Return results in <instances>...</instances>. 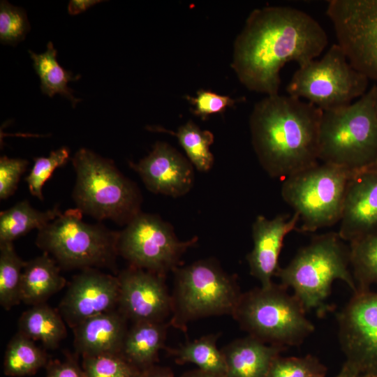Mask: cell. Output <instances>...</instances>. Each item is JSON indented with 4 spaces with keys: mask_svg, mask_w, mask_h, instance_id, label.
Returning <instances> with one entry per match:
<instances>
[{
    "mask_svg": "<svg viewBox=\"0 0 377 377\" xmlns=\"http://www.w3.org/2000/svg\"><path fill=\"white\" fill-rule=\"evenodd\" d=\"M337 318L346 361L362 376L377 377V292L356 289Z\"/></svg>",
    "mask_w": 377,
    "mask_h": 377,
    "instance_id": "cell-13",
    "label": "cell"
},
{
    "mask_svg": "<svg viewBox=\"0 0 377 377\" xmlns=\"http://www.w3.org/2000/svg\"><path fill=\"white\" fill-rule=\"evenodd\" d=\"M86 377H140L141 371L121 354H103L82 357Z\"/></svg>",
    "mask_w": 377,
    "mask_h": 377,
    "instance_id": "cell-31",
    "label": "cell"
},
{
    "mask_svg": "<svg viewBox=\"0 0 377 377\" xmlns=\"http://www.w3.org/2000/svg\"><path fill=\"white\" fill-rule=\"evenodd\" d=\"M59 311L46 302L31 306L18 320V332L33 341H40L45 348H57L66 337L67 330Z\"/></svg>",
    "mask_w": 377,
    "mask_h": 377,
    "instance_id": "cell-23",
    "label": "cell"
},
{
    "mask_svg": "<svg viewBox=\"0 0 377 377\" xmlns=\"http://www.w3.org/2000/svg\"><path fill=\"white\" fill-rule=\"evenodd\" d=\"M369 79L353 68L343 50L333 44L324 56L299 67L286 90L304 98L323 111L341 108L366 92Z\"/></svg>",
    "mask_w": 377,
    "mask_h": 377,
    "instance_id": "cell-10",
    "label": "cell"
},
{
    "mask_svg": "<svg viewBox=\"0 0 377 377\" xmlns=\"http://www.w3.org/2000/svg\"><path fill=\"white\" fill-rule=\"evenodd\" d=\"M334 377H362L357 369L345 361L338 374Z\"/></svg>",
    "mask_w": 377,
    "mask_h": 377,
    "instance_id": "cell-40",
    "label": "cell"
},
{
    "mask_svg": "<svg viewBox=\"0 0 377 377\" xmlns=\"http://www.w3.org/2000/svg\"><path fill=\"white\" fill-rule=\"evenodd\" d=\"M61 214L58 205L40 211L27 200L18 202L0 213V243L13 242L34 229L38 230Z\"/></svg>",
    "mask_w": 377,
    "mask_h": 377,
    "instance_id": "cell-24",
    "label": "cell"
},
{
    "mask_svg": "<svg viewBox=\"0 0 377 377\" xmlns=\"http://www.w3.org/2000/svg\"><path fill=\"white\" fill-rule=\"evenodd\" d=\"M129 165L154 193L179 197L193 185L192 163L165 142H156L147 156L137 163L129 161Z\"/></svg>",
    "mask_w": 377,
    "mask_h": 377,
    "instance_id": "cell-16",
    "label": "cell"
},
{
    "mask_svg": "<svg viewBox=\"0 0 377 377\" xmlns=\"http://www.w3.org/2000/svg\"><path fill=\"white\" fill-rule=\"evenodd\" d=\"M318 158L355 172L377 164V114L371 88L347 106L323 112Z\"/></svg>",
    "mask_w": 377,
    "mask_h": 377,
    "instance_id": "cell-5",
    "label": "cell"
},
{
    "mask_svg": "<svg viewBox=\"0 0 377 377\" xmlns=\"http://www.w3.org/2000/svg\"><path fill=\"white\" fill-rule=\"evenodd\" d=\"M327 367L313 355L282 357L279 355L272 362L265 377H308L326 374Z\"/></svg>",
    "mask_w": 377,
    "mask_h": 377,
    "instance_id": "cell-33",
    "label": "cell"
},
{
    "mask_svg": "<svg viewBox=\"0 0 377 377\" xmlns=\"http://www.w3.org/2000/svg\"><path fill=\"white\" fill-rule=\"evenodd\" d=\"M61 267L43 253L25 263L21 282V302L34 306L46 301L66 284Z\"/></svg>",
    "mask_w": 377,
    "mask_h": 377,
    "instance_id": "cell-21",
    "label": "cell"
},
{
    "mask_svg": "<svg viewBox=\"0 0 377 377\" xmlns=\"http://www.w3.org/2000/svg\"><path fill=\"white\" fill-rule=\"evenodd\" d=\"M71 160L75 172L73 198L83 214L126 225L141 212L138 187L112 161L86 148L78 149Z\"/></svg>",
    "mask_w": 377,
    "mask_h": 377,
    "instance_id": "cell-4",
    "label": "cell"
},
{
    "mask_svg": "<svg viewBox=\"0 0 377 377\" xmlns=\"http://www.w3.org/2000/svg\"><path fill=\"white\" fill-rule=\"evenodd\" d=\"M219 337V334L205 335L167 351L176 363H191L201 370L226 375L224 357L216 345Z\"/></svg>",
    "mask_w": 377,
    "mask_h": 377,
    "instance_id": "cell-27",
    "label": "cell"
},
{
    "mask_svg": "<svg viewBox=\"0 0 377 377\" xmlns=\"http://www.w3.org/2000/svg\"><path fill=\"white\" fill-rule=\"evenodd\" d=\"M31 29L24 9L6 1L0 3V41L15 45L23 40Z\"/></svg>",
    "mask_w": 377,
    "mask_h": 377,
    "instance_id": "cell-34",
    "label": "cell"
},
{
    "mask_svg": "<svg viewBox=\"0 0 377 377\" xmlns=\"http://www.w3.org/2000/svg\"><path fill=\"white\" fill-rule=\"evenodd\" d=\"M127 318L114 309L92 316L73 329L76 353L83 357L121 354Z\"/></svg>",
    "mask_w": 377,
    "mask_h": 377,
    "instance_id": "cell-19",
    "label": "cell"
},
{
    "mask_svg": "<svg viewBox=\"0 0 377 377\" xmlns=\"http://www.w3.org/2000/svg\"><path fill=\"white\" fill-rule=\"evenodd\" d=\"M339 223L338 233L348 242L377 232V164L350 179Z\"/></svg>",
    "mask_w": 377,
    "mask_h": 377,
    "instance_id": "cell-17",
    "label": "cell"
},
{
    "mask_svg": "<svg viewBox=\"0 0 377 377\" xmlns=\"http://www.w3.org/2000/svg\"><path fill=\"white\" fill-rule=\"evenodd\" d=\"M325 375L326 374H316V375H312L308 377H326Z\"/></svg>",
    "mask_w": 377,
    "mask_h": 377,
    "instance_id": "cell-43",
    "label": "cell"
},
{
    "mask_svg": "<svg viewBox=\"0 0 377 377\" xmlns=\"http://www.w3.org/2000/svg\"><path fill=\"white\" fill-rule=\"evenodd\" d=\"M372 91H373V96H374V103L375 107V110L377 114V84L371 87Z\"/></svg>",
    "mask_w": 377,
    "mask_h": 377,
    "instance_id": "cell-42",
    "label": "cell"
},
{
    "mask_svg": "<svg viewBox=\"0 0 377 377\" xmlns=\"http://www.w3.org/2000/svg\"><path fill=\"white\" fill-rule=\"evenodd\" d=\"M165 275L130 266L117 276V309L135 323L165 322L172 314V297Z\"/></svg>",
    "mask_w": 377,
    "mask_h": 377,
    "instance_id": "cell-14",
    "label": "cell"
},
{
    "mask_svg": "<svg viewBox=\"0 0 377 377\" xmlns=\"http://www.w3.org/2000/svg\"><path fill=\"white\" fill-rule=\"evenodd\" d=\"M350 263L356 289L377 285V232L349 242Z\"/></svg>",
    "mask_w": 377,
    "mask_h": 377,
    "instance_id": "cell-30",
    "label": "cell"
},
{
    "mask_svg": "<svg viewBox=\"0 0 377 377\" xmlns=\"http://www.w3.org/2000/svg\"><path fill=\"white\" fill-rule=\"evenodd\" d=\"M50 362L47 354L34 341L16 333L8 343L3 358V373L11 377L35 374Z\"/></svg>",
    "mask_w": 377,
    "mask_h": 377,
    "instance_id": "cell-26",
    "label": "cell"
},
{
    "mask_svg": "<svg viewBox=\"0 0 377 377\" xmlns=\"http://www.w3.org/2000/svg\"><path fill=\"white\" fill-rule=\"evenodd\" d=\"M170 325L165 322L135 323L128 330L121 354L140 371L156 364Z\"/></svg>",
    "mask_w": 377,
    "mask_h": 377,
    "instance_id": "cell-22",
    "label": "cell"
},
{
    "mask_svg": "<svg viewBox=\"0 0 377 377\" xmlns=\"http://www.w3.org/2000/svg\"><path fill=\"white\" fill-rule=\"evenodd\" d=\"M286 348L265 343L248 335L221 350L226 377H265L273 360Z\"/></svg>",
    "mask_w": 377,
    "mask_h": 377,
    "instance_id": "cell-20",
    "label": "cell"
},
{
    "mask_svg": "<svg viewBox=\"0 0 377 377\" xmlns=\"http://www.w3.org/2000/svg\"><path fill=\"white\" fill-rule=\"evenodd\" d=\"M173 272L170 325L185 331L188 323L198 318L232 316L242 293L236 277L215 260H200Z\"/></svg>",
    "mask_w": 377,
    "mask_h": 377,
    "instance_id": "cell-8",
    "label": "cell"
},
{
    "mask_svg": "<svg viewBox=\"0 0 377 377\" xmlns=\"http://www.w3.org/2000/svg\"><path fill=\"white\" fill-rule=\"evenodd\" d=\"M179 377H226L224 374L209 372L195 369L183 373Z\"/></svg>",
    "mask_w": 377,
    "mask_h": 377,
    "instance_id": "cell-41",
    "label": "cell"
},
{
    "mask_svg": "<svg viewBox=\"0 0 377 377\" xmlns=\"http://www.w3.org/2000/svg\"><path fill=\"white\" fill-rule=\"evenodd\" d=\"M29 162L23 158H0V199L6 200L15 192Z\"/></svg>",
    "mask_w": 377,
    "mask_h": 377,
    "instance_id": "cell-36",
    "label": "cell"
},
{
    "mask_svg": "<svg viewBox=\"0 0 377 377\" xmlns=\"http://www.w3.org/2000/svg\"><path fill=\"white\" fill-rule=\"evenodd\" d=\"M119 297L117 276L96 268L84 269L73 278L58 311L73 329L92 316L117 309Z\"/></svg>",
    "mask_w": 377,
    "mask_h": 377,
    "instance_id": "cell-15",
    "label": "cell"
},
{
    "mask_svg": "<svg viewBox=\"0 0 377 377\" xmlns=\"http://www.w3.org/2000/svg\"><path fill=\"white\" fill-rule=\"evenodd\" d=\"M140 377H174V374L170 367L154 364L142 370Z\"/></svg>",
    "mask_w": 377,
    "mask_h": 377,
    "instance_id": "cell-39",
    "label": "cell"
},
{
    "mask_svg": "<svg viewBox=\"0 0 377 377\" xmlns=\"http://www.w3.org/2000/svg\"><path fill=\"white\" fill-rule=\"evenodd\" d=\"M45 369V377H86L77 355H70L64 361L50 360Z\"/></svg>",
    "mask_w": 377,
    "mask_h": 377,
    "instance_id": "cell-37",
    "label": "cell"
},
{
    "mask_svg": "<svg viewBox=\"0 0 377 377\" xmlns=\"http://www.w3.org/2000/svg\"><path fill=\"white\" fill-rule=\"evenodd\" d=\"M13 242L0 243V304L5 310L21 302V282L25 265Z\"/></svg>",
    "mask_w": 377,
    "mask_h": 377,
    "instance_id": "cell-29",
    "label": "cell"
},
{
    "mask_svg": "<svg viewBox=\"0 0 377 377\" xmlns=\"http://www.w3.org/2000/svg\"><path fill=\"white\" fill-rule=\"evenodd\" d=\"M300 221L297 213L280 214L272 219L263 215L256 218L252 226L253 247L246 256L250 274L260 286L271 285L279 269V258L285 237L294 230Z\"/></svg>",
    "mask_w": 377,
    "mask_h": 377,
    "instance_id": "cell-18",
    "label": "cell"
},
{
    "mask_svg": "<svg viewBox=\"0 0 377 377\" xmlns=\"http://www.w3.org/2000/svg\"><path fill=\"white\" fill-rule=\"evenodd\" d=\"M274 282L242 293L232 317L249 335L287 348L299 346L314 331L299 299Z\"/></svg>",
    "mask_w": 377,
    "mask_h": 377,
    "instance_id": "cell-6",
    "label": "cell"
},
{
    "mask_svg": "<svg viewBox=\"0 0 377 377\" xmlns=\"http://www.w3.org/2000/svg\"><path fill=\"white\" fill-rule=\"evenodd\" d=\"M356 172L322 162L283 179L281 195L298 214L300 231L315 232L340 221L348 185Z\"/></svg>",
    "mask_w": 377,
    "mask_h": 377,
    "instance_id": "cell-9",
    "label": "cell"
},
{
    "mask_svg": "<svg viewBox=\"0 0 377 377\" xmlns=\"http://www.w3.org/2000/svg\"><path fill=\"white\" fill-rule=\"evenodd\" d=\"M102 1L97 0H71L68 5V12L71 15H78Z\"/></svg>",
    "mask_w": 377,
    "mask_h": 377,
    "instance_id": "cell-38",
    "label": "cell"
},
{
    "mask_svg": "<svg viewBox=\"0 0 377 377\" xmlns=\"http://www.w3.org/2000/svg\"><path fill=\"white\" fill-rule=\"evenodd\" d=\"M69 157V149L64 146L52 151L47 157L35 158L34 165L25 178L31 194L43 200V188L45 183L57 168L66 164Z\"/></svg>",
    "mask_w": 377,
    "mask_h": 377,
    "instance_id": "cell-32",
    "label": "cell"
},
{
    "mask_svg": "<svg viewBox=\"0 0 377 377\" xmlns=\"http://www.w3.org/2000/svg\"><path fill=\"white\" fill-rule=\"evenodd\" d=\"M193 105V113L205 119L212 114L221 113L227 108L232 106L236 100L228 96L218 94L209 90L200 89L197 91L196 96H187Z\"/></svg>",
    "mask_w": 377,
    "mask_h": 377,
    "instance_id": "cell-35",
    "label": "cell"
},
{
    "mask_svg": "<svg viewBox=\"0 0 377 377\" xmlns=\"http://www.w3.org/2000/svg\"><path fill=\"white\" fill-rule=\"evenodd\" d=\"M29 53L33 61L34 68L40 80L41 91L49 97L61 94L68 98L75 108L81 99L73 96V91L68 87V83L79 80L80 75L75 76L72 72L59 65L57 60V50L50 41L47 45L45 52L36 54L29 50Z\"/></svg>",
    "mask_w": 377,
    "mask_h": 377,
    "instance_id": "cell-25",
    "label": "cell"
},
{
    "mask_svg": "<svg viewBox=\"0 0 377 377\" xmlns=\"http://www.w3.org/2000/svg\"><path fill=\"white\" fill-rule=\"evenodd\" d=\"M70 209L38 230L36 244L66 269L115 268L119 232L88 223Z\"/></svg>",
    "mask_w": 377,
    "mask_h": 377,
    "instance_id": "cell-7",
    "label": "cell"
},
{
    "mask_svg": "<svg viewBox=\"0 0 377 377\" xmlns=\"http://www.w3.org/2000/svg\"><path fill=\"white\" fill-rule=\"evenodd\" d=\"M327 45L325 31L308 13L288 6L256 8L235 40L231 66L249 90L276 95L288 62L302 66Z\"/></svg>",
    "mask_w": 377,
    "mask_h": 377,
    "instance_id": "cell-1",
    "label": "cell"
},
{
    "mask_svg": "<svg viewBox=\"0 0 377 377\" xmlns=\"http://www.w3.org/2000/svg\"><path fill=\"white\" fill-rule=\"evenodd\" d=\"M350 249L338 232L317 235L300 249L276 276L281 284L293 290L305 310L315 309L323 314L335 280H341L355 292L356 284L349 267Z\"/></svg>",
    "mask_w": 377,
    "mask_h": 377,
    "instance_id": "cell-3",
    "label": "cell"
},
{
    "mask_svg": "<svg viewBox=\"0 0 377 377\" xmlns=\"http://www.w3.org/2000/svg\"><path fill=\"white\" fill-rule=\"evenodd\" d=\"M149 128L175 135L189 161L198 171L208 172L212 168L214 158L210 147L214 142V136L211 131L200 129L191 120L179 127L175 133L158 126Z\"/></svg>",
    "mask_w": 377,
    "mask_h": 377,
    "instance_id": "cell-28",
    "label": "cell"
},
{
    "mask_svg": "<svg viewBox=\"0 0 377 377\" xmlns=\"http://www.w3.org/2000/svg\"><path fill=\"white\" fill-rule=\"evenodd\" d=\"M197 241V237L180 241L170 223L141 212L119 232L117 249L130 266L165 275L179 267L184 253Z\"/></svg>",
    "mask_w": 377,
    "mask_h": 377,
    "instance_id": "cell-11",
    "label": "cell"
},
{
    "mask_svg": "<svg viewBox=\"0 0 377 377\" xmlns=\"http://www.w3.org/2000/svg\"><path fill=\"white\" fill-rule=\"evenodd\" d=\"M326 13L351 66L377 82V0H330Z\"/></svg>",
    "mask_w": 377,
    "mask_h": 377,
    "instance_id": "cell-12",
    "label": "cell"
},
{
    "mask_svg": "<svg viewBox=\"0 0 377 377\" xmlns=\"http://www.w3.org/2000/svg\"><path fill=\"white\" fill-rule=\"evenodd\" d=\"M323 110L288 95L266 96L249 117L251 142L265 171L285 178L319 163Z\"/></svg>",
    "mask_w": 377,
    "mask_h": 377,
    "instance_id": "cell-2",
    "label": "cell"
}]
</instances>
